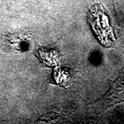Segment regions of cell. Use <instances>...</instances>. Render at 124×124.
<instances>
[{
    "mask_svg": "<svg viewBox=\"0 0 124 124\" xmlns=\"http://www.w3.org/2000/svg\"><path fill=\"white\" fill-rule=\"evenodd\" d=\"M87 19L99 42L108 48L114 47L116 44L115 36L103 6L101 4L93 6L87 14Z\"/></svg>",
    "mask_w": 124,
    "mask_h": 124,
    "instance_id": "obj_1",
    "label": "cell"
},
{
    "mask_svg": "<svg viewBox=\"0 0 124 124\" xmlns=\"http://www.w3.org/2000/svg\"><path fill=\"white\" fill-rule=\"evenodd\" d=\"M55 52V51H54ZM54 51H49V54H48V51H47V52H46V51H44V50L42 51V53H43V54L44 55V57H46V55H52V56H49V60H50V62H51V64L52 63H54V64H56V63L54 62V61H53V59H51V57H53V55H54ZM39 55H41V54H39ZM44 61L43 62H44V63H46V62H48V59H46V58L45 57L44 59H42Z\"/></svg>",
    "mask_w": 124,
    "mask_h": 124,
    "instance_id": "obj_2",
    "label": "cell"
}]
</instances>
